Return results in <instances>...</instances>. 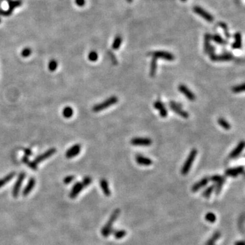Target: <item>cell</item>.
<instances>
[{
    "mask_svg": "<svg viewBox=\"0 0 245 245\" xmlns=\"http://www.w3.org/2000/svg\"><path fill=\"white\" fill-rule=\"evenodd\" d=\"M120 213L121 211L120 209H116L113 211V213L110 215V218L108 219L107 223H106V224L105 225L104 227H103L102 229V232H102V235L103 236L108 237V236L110 234V233H111L112 230V225H113V223L117 220V217H119Z\"/></svg>",
    "mask_w": 245,
    "mask_h": 245,
    "instance_id": "1",
    "label": "cell"
},
{
    "mask_svg": "<svg viewBox=\"0 0 245 245\" xmlns=\"http://www.w3.org/2000/svg\"><path fill=\"white\" fill-rule=\"evenodd\" d=\"M197 155H198V150L196 148L192 149L190 153H189V155H188L187 159H186L185 163H184L181 169V174H183V176H186V175L189 173V171H190L191 167H192L193 161H194L195 159H196Z\"/></svg>",
    "mask_w": 245,
    "mask_h": 245,
    "instance_id": "2",
    "label": "cell"
},
{
    "mask_svg": "<svg viewBox=\"0 0 245 245\" xmlns=\"http://www.w3.org/2000/svg\"><path fill=\"white\" fill-rule=\"evenodd\" d=\"M118 101H119V99H118L117 97L111 96L108 97V99H106L104 102L95 105V106L92 108V110H93L94 112H101L102 111V110L106 109V108L108 107H110L112 105L117 104Z\"/></svg>",
    "mask_w": 245,
    "mask_h": 245,
    "instance_id": "3",
    "label": "cell"
},
{
    "mask_svg": "<svg viewBox=\"0 0 245 245\" xmlns=\"http://www.w3.org/2000/svg\"><path fill=\"white\" fill-rule=\"evenodd\" d=\"M148 55L152 56L153 58L163 59L168 61H172L175 59L174 55L172 53L167 52V51H153V52H151Z\"/></svg>",
    "mask_w": 245,
    "mask_h": 245,
    "instance_id": "4",
    "label": "cell"
},
{
    "mask_svg": "<svg viewBox=\"0 0 245 245\" xmlns=\"http://www.w3.org/2000/svg\"><path fill=\"white\" fill-rule=\"evenodd\" d=\"M169 107L173 112L177 114L178 116L184 118V119H187L189 118V113L185 110H183V106L182 104L177 103L176 102H170L169 103Z\"/></svg>",
    "mask_w": 245,
    "mask_h": 245,
    "instance_id": "5",
    "label": "cell"
},
{
    "mask_svg": "<svg viewBox=\"0 0 245 245\" xmlns=\"http://www.w3.org/2000/svg\"><path fill=\"white\" fill-rule=\"evenodd\" d=\"M210 58L212 61H218V62H225V61H230L234 59L233 55L232 53H223L221 55H213L210 56Z\"/></svg>",
    "mask_w": 245,
    "mask_h": 245,
    "instance_id": "6",
    "label": "cell"
},
{
    "mask_svg": "<svg viewBox=\"0 0 245 245\" xmlns=\"http://www.w3.org/2000/svg\"><path fill=\"white\" fill-rule=\"evenodd\" d=\"M193 12L197 14H198L199 16H200L202 18H203L204 20L210 22V23L214 21L213 16L211 15L209 12H208L207 11H206L204 9L201 8L200 6H195L193 8Z\"/></svg>",
    "mask_w": 245,
    "mask_h": 245,
    "instance_id": "7",
    "label": "cell"
},
{
    "mask_svg": "<svg viewBox=\"0 0 245 245\" xmlns=\"http://www.w3.org/2000/svg\"><path fill=\"white\" fill-rule=\"evenodd\" d=\"M130 143L134 146H148L151 145L152 140L149 138H134L131 140Z\"/></svg>",
    "mask_w": 245,
    "mask_h": 245,
    "instance_id": "8",
    "label": "cell"
},
{
    "mask_svg": "<svg viewBox=\"0 0 245 245\" xmlns=\"http://www.w3.org/2000/svg\"><path fill=\"white\" fill-rule=\"evenodd\" d=\"M56 151H57L56 148H51L50 149H49V150H47V151L43 153L42 154L37 156L35 158L34 161L36 163V164H38V163H40V162L45 161L46 159H49V157H51V156L53 155L56 153Z\"/></svg>",
    "mask_w": 245,
    "mask_h": 245,
    "instance_id": "9",
    "label": "cell"
},
{
    "mask_svg": "<svg viewBox=\"0 0 245 245\" xmlns=\"http://www.w3.org/2000/svg\"><path fill=\"white\" fill-rule=\"evenodd\" d=\"M25 178V172H21V174L18 175L17 180H16L15 184H14L13 190H12V195H13L14 198H17L18 196V193H19L20 189L23 183L24 179Z\"/></svg>",
    "mask_w": 245,
    "mask_h": 245,
    "instance_id": "10",
    "label": "cell"
},
{
    "mask_svg": "<svg viewBox=\"0 0 245 245\" xmlns=\"http://www.w3.org/2000/svg\"><path fill=\"white\" fill-rule=\"evenodd\" d=\"M178 91L183 94V95H185V96L187 97L189 100L190 101L196 100V95H195V94L193 93L187 86L185 85V84H180V85H178Z\"/></svg>",
    "mask_w": 245,
    "mask_h": 245,
    "instance_id": "11",
    "label": "cell"
},
{
    "mask_svg": "<svg viewBox=\"0 0 245 245\" xmlns=\"http://www.w3.org/2000/svg\"><path fill=\"white\" fill-rule=\"evenodd\" d=\"M243 172H244V166L240 165L227 169L225 172V176H229V177H237L239 174H242Z\"/></svg>",
    "mask_w": 245,
    "mask_h": 245,
    "instance_id": "12",
    "label": "cell"
},
{
    "mask_svg": "<svg viewBox=\"0 0 245 245\" xmlns=\"http://www.w3.org/2000/svg\"><path fill=\"white\" fill-rule=\"evenodd\" d=\"M81 151V146L79 144L73 145L65 153V157L67 159H72L78 155Z\"/></svg>",
    "mask_w": 245,
    "mask_h": 245,
    "instance_id": "13",
    "label": "cell"
},
{
    "mask_svg": "<svg viewBox=\"0 0 245 245\" xmlns=\"http://www.w3.org/2000/svg\"><path fill=\"white\" fill-rule=\"evenodd\" d=\"M209 182H210L209 177V176H206V177L202 178V179L199 180L198 182H197L196 183H195L194 185L192 186V187H191V191H192L193 193L198 192L200 189H201L202 188H203L205 187V186L207 185Z\"/></svg>",
    "mask_w": 245,
    "mask_h": 245,
    "instance_id": "14",
    "label": "cell"
},
{
    "mask_svg": "<svg viewBox=\"0 0 245 245\" xmlns=\"http://www.w3.org/2000/svg\"><path fill=\"white\" fill-rule=\"evenodd\" d=\"M244 142L243 140L240 141V142L238 144V145L236 146V148H234L233 150H232V151L230 153L229 157L231 158V159H235L237 157H238L241 154V153L242 152V151L244 150Z\"/></svg>",
    "mask_w": 245,
    "mask_h": 245,
    "instance_id": "15",
    "label": "cell"
},
{
    "mask_svg": "<svg viewBox=\"0 0 245 245\" xmlns=\"http://www.w3.org/2000/svg\"><path fill=\"white\" fill-rule=\"evenodd\" d=\"M136 161L140 165H143V166H149V165L153 164V161L150 158L146 157L141 155H137L135 157Z\"/></svg>",
    "mask_w": 245,
    "mask_h": 245,
    "instance_id": "16",
    "label": "cell"
},
{
    "mask_svg": "<svg viewBox=\"0 0 245 245\" xmlns=\"http://www.w3.org/2000/svg\"><path fill=\"white\" fill-rule=\"evenodd\" d=\"M84 188L83 184L80 182H78V183H75L74 185L73 186L72 189L70 193V198L72 199H74L76 198L77 196L80 193V191L82 190Z\"/></svg>",
    "mask_w": 245,
    "mask_h": 245,
    "instance_id": "17",
    "label": "cell"
},
{
    "mask_svg": "<svg viewBox=\"0 0 245 245\" xmlns=\"http://www.w3.org/2000/svg\"><path fill=\"white\" fill-rule=\"evenodd\" d=\"M100 187L105 196L107 197L110 196V195H111V191H110L108 181L105 179V178H102V179L100 180Z\"/></svg>",
    "mask_w": 245,
    "mask_h": 245,
    "instance_id": "18",
    "label": "cell"
},
{
    "mask_svg": "<svg viewBox=\"0 0 245 245\" xmlns=\"http://www.w3.org/2000/svg\"><path fill=\"white\" fill-rule=\"evenodd\" d=\"M35 185H36V180H35L34 178H31L29 180L28 183H27V186L25 187V189H24V190L23 191V196H27V195L31 192V190L34 189Z\"/></svg>",
    "mask_w": 245,
    "mask_h": 245,
    "instance_id": "19",
    "label": "cell"
},
{
    "mask_svg": "<svg viewBox=\"0 0 245 245\" xmlns=\"http://www.w3.org/2000/svg\"><path fill=\"white\" fill-rule=\"evenodd\" d=\"M235 41L233 42L232 48L233 49H240L242 48V36L239 32L234 35Z\"/></svg>",
    "mask_w": 245,
    "mask_h": 245,
    "instance_id": "20",
    "label": "cell"
},
{
    "mask_svg": "<svg viewBox=\"0 0 245 245\" xmlns=\"http://www.w3.org/2000/svg\"><path fill=\"white\" fill-rule=\"evenodd\" d=\"M221 236V234L220 232H215L213 236L209 239V240L206 242L205 245H215V243L220 238Z\"/></svg>",
    "mask_w": 245,
    "mask_h": 245,
    "instance_id": "21",
    "label": "cell"
},
{
    "mask_svg": "<svg viewBox=\"0 0 245 245\" xmlns=\"http://www.w3.org/2000/svg\"><path fill=\"white\" fill-rule=\"evenodd\" d=\"M226 181V177L225 176H222L221 179L219 180V182H217L215 185V192L216 195H219L221 193V191L222 190V188L223 187Z\"/></svg>",
    "mask_w": 245,
    "mask_h": 245,
    "instance_id": "22",
    "label": "cell"
},
{
    "mask_svg": "<svg viewBox=\"0 0 245 245\" xmlns=\"http://www.w3.org/2000/svg\"><path fill=\"white\" fill-rule=\"evenodd\" d=\"M14 176H15V172H11L8 175H6L5 177L1 178L0 179V188L3 187L5 184L9 183L14 177Z\"/></svg>",
    "mask_w": 245,
    "mask_h": 245,
    "instance_id": "23",
    "label": "cell"
},
{
    "mask_svg": "<svg viewBox=\"0 0 245 245\" xmlns=\"http://www.w3.org/2000/svg\"><path fill=\"white\" fill-rule=\"evenodd\" d=\"M22 161H23L25 164L28 165L33 170H37V169H38V164H36L34 161H30V160L29 159L28 157L24 156L22 158Z\"/></svg>",
    "mask_w": 245,
    "mask_h": 245,
    "instance_id": "24",
    "label": "cell"
},
{
    "mask_svg": "<svg viewBox=\"0 0 245 245\" xmlns=\"http://www.w3.org/2000/svg\"><path fill=\"white\" fill-rule=\"evenodd\" d=\"M211 40H213L215 43L218 44L219 45H227V41L225 40L219 34H215L214 35H213V36H211Z\"/></svg>",
    "mask_w": 245,
    "mask_h": 245,
    "instance_id": "25",
    "label": "cell"
},
{
    "mask_svg": "<svg viewBox=\"0 0 245 245\" xmlns=\"http://www.w3.org/2000/svg\"><path fill=\"white\" fill-rule=\"evenodd\" d=\"M157 67V59L153 58L151 62V67H150V76L153 78L155 76Z\"/></svg>",
    "mask_w": 245,
    "mask_h": 245,
    "instance_id": "26",
    "label": "cell"
},
{
    "mask_svg": "<svg viewBox=\"0 0 245 245\" xmlns=\"http://www.w3.org/2000/svg\"><path fill=\"white\" fill-rule=\"evenodd\" d=\"M211 35L209 34H206L205 36H204V53H208L209 52V50L210 49V47H211Z\"/></svg>",
    "mask_w": 245,
    "mask_h": 245,
    "instance_id": "27",
    "label": "cell"
},
{
    "mask_svg": "<svg viewBox=\"0 0 245 245\" xmlns=\"http://www.w3.org/2000/svg\"><path fill=\"white\" fill-rule=\"evenodd\" d=\"M123 42V39H122V37L121 36H117L115 37V40H114L113 42H112V48L113 50H115V51H117L119 49V48L121 47V44H122Z\"/></svg>",
    "mask_w": 245,
    "mask_h": 245,
    "instance_id": "28",
    "label": "cell"
},
{
    "mask_svg": "<svg viewBox=\"0 0 245 245\" xmlns=\"http://www.w3.org/2000/svg\"><path fill=\"white\" fill-rule=\"evenodd\" d=\"M217 122H218L219 125H220L222 128H223L224 130H229L231 129V125H230V123L227 122L223 118H219V119H218V120H217Z\"/></svg>",
    "mask_w": 245,
    "mask_h": 245,
    "instance_id": "29",
    "label": "cell"
},
{
    "mask_svg": "<svg viewBox=\"0 0 245 245\" xmlns=\"http://www.w3.org/2000/svg\"><path fill=\"white\" fill-rule=\"evenodd\" d=\"M62 114L63 116L66 118V119H69V118H71L73 116L74 110L72 108L70 107V106H66L63 110Z\"/></svg>",
    "mask_w": 245,
    "mask_h": 245,
    "instance_id": "30",
    "label": "cell"
},
{
    "mask_svg": "<svg viewBox=\"0 0 245 245\" xmlns=\"http://www.w3.org/2000/svg\"><path fill=\"white\" fill-rule=\"evenodd\" d=\"M215 185H210L209 187H208L205 190L203 191V193H202V196L206 198H209L212 193H213V191H215Z\"/></svg>",
    "mask_w": 245,
    "mask_h": 245,
    "instance_id": "31",
    "label": "cell"
},
{
    "mask_svg": "<svg viewBox=\"0 0 245 245\" xmlns=\"http://www.w3.org/2000/svg\"><path fill=\"white\" fill-rule=\"evenodd\" d=\"M205 220L206 221L211 223H214L217 221V217L214 213L210 212V213H208L207 214H206Z\"/></svg>",
    "mask_w": 245,
    "mask_h": 245,
    "instance_id": "32",
    "label": "cell"
},
{
    "mask_svg": "<svg viewBox=\"0 0 245 245\" xmlns=\"http://www.w3.org/2000/svg\"><path fill=\"white\" fill-rule=\"evenodd\" d=\"M9 4V8L10 10L13 11L14 8L19 7L20 5L22 4V1L21 0H16V1H13V0H11L10 2H8Z\"/></svg>",
    "mask_w": 245,
    "mask_h": 245,
    "instance_id": "33",
    "label": "cell"
},
{
    "mask_svg": "<svg viewBox=\"0 0 245 245\" xmlns=\"http://www.w3.org/2000/svg\"><path fill=\"white\" fill-rule=\"evenodd\" d=\"M232 91L233 93H242V92L244 91V84L242 83V84H238V85L233 86V87L232 88Z\"/></svg>",
    "mask_w": 245,
    "mask_h": 245,
    "instance_id": "34",
    "label": "cell"
},
{
    "mask_svg": "<svg viewBox=\"0 0 245 245\" xmlns=\"http://www.w3.org/2000/svg\"><path fill=\"white\" fill-rule=\"evenodd\" d=\"M219 26L221 27V28L223 30L224 34H225V36L226 38H230V37H231V35H230L229 32V30H228L227 25H226V24L225 23H223V22H221V23H219Z\"/></svg>",
    "mask_w": 245,
    "mask_h": 245,
    "instance_id": "35",
    "label": "cell"
},
{
    "mask_svg": "<svg viewBox=\"0 0 245 245\" xmlns=\"http://www.w3.org/2000/svg\"><path fill=\"white\" fill-rule=\"evenodd\" d=\"M127 234V232L125 230H119V231H116L114 233V236L117 239H121L123 237H125Z\"/></svg>",
    "mask_w": 245,
    "mask_h": 245,
    "instance_id": "36",
    "label": "cell"
},
{
    "mask_svg": "<svg viewBox=\"0 0 245 245\" xmlns=\"http://www.w3.org/2000/svg\"><path fill=\"white\" fill-rule=\"evenodd\" d=\"M88 58H89L90 61L95 62L97 60V59H98V54H97V52L94 51H91L89 53V55H88Z\"/></svg>",
    "mask_w": 245,
    "mask_h": 245,
    "instance_id": "37",
    "label": "cell"
},
{
    "mask_svg": "<svg viewBox=\"0 0 245 245\" xmlns=\"http://www.w3.org/2000/svg\"><path fill=\"white\" fill-rule=\"evenodd\" d=\"M57 61L56 60L52 59L49 63V69L50 71L51 72H54L55 70H56V69L57 68Z\"/></svg>",
    "mask_w": 245,
    "mask_h": 245,
    "instance_id": "38",
    "label": "cell"
},
{
    "mask_svg": "<svg viewBox=\"0 0 245 245\" xmlns=\"http://www.w3.org/2000/svg\"><path fill=\"white\" fill-rule=\"evenodd\" d=\"M31 50L30 48H25V49H24L23 51H21V56L23 57H29L31 54Z\"/></svg>",
    "mask_w": 245,
    "mask_h": 245,
    "instance_id": "39",
    "label": "cell"
},
{
    "mask_svg": "<svg viewBox=\"0 0 245 245\" xmlns=\"http://www.w3.org/2000/svg\"><path fill=\"white\" fill-rule=\"evenodd\" d=\"M153 106H154V108H155L156 110H161V108H163V107H165V105H164V104H163V102H161V101H160V100H157L156 102H154Z\"/></svg>",
    "mask_w": 245,
    "mask_h": 245,
    "instance_id": "40",
    "label": "cell"
},
{
    "mask_svg": "<svg viewBox=\"0 0 245 245\" xmlns=\"http://www.w3.org/2000/svg\"><path fill=\"white\" fill-rule=\"evenodd\" d=\"M222 176H221V175H219V174L213 175V176H211V177H209L210 181H212V182H213V183H217V182H219V180L221 179Z\"/></svg>",
    "mask_w": 245,
    "mask_h": 245,
    "instance_id": "41",
    "label": "cell"
},
{
    "mask_svg": "<svg viewBox=\"0 0 245 245\" xmlns=\"http://www.w3.org/2000/svg\"><path fill=\"white\" fill-rule=\"evenodd\" d=\"M75 176L74 175H70V176H66L65 178H64L63 179V183L65 184H69L72 183L74 179Z\"/></svg>",
    "mask_w": 245,
    "mask_h": 245,
    "instance_id": "42",
    "label": "cell"
},
{
    "mask_svg": "<svg viewBox=\"0 0 245 245\" xmlns=\"http://www.w3.org/2000/svg\"><path fill=\"white\" fill-rule=\"evenodd\" d=\"M12 13V11L10 10V9L7 10H3L0 9V16H10L11 14Z\"/></svg>",
    "mask_w": 245,
    "mask_h": 245,
    "instance_id": "43",
    "label": "cell"
},
{
    "mask_svg": "<svg viewBox=\"0 0 245 245\" xmlns=\"http://www.w3.org/2000/svg\"><path fill=\"white\" fill-rule=\"evenodd\" d=\"M91 183V178L89 176H86V177L84 178L83 181H82V184H83L84 187H86L88 185H89Z\"/></svg>",
    "mask_w": 245,
    "mask_h": 245,
    "instance_id": "44",
    "label": "cell"
},
{
    "mask_svg": "<svg viewBox=\"0 0 245 245\" xmlns=\"http://www.w3.org/2000/svg\"><path fill=\"white\" fill-rule=\"evenodd\" d=\"M159 115L162 118H165L167 116V110L165 107H163L161 108V110H159Z\"/></svg>",
    "mask_w": 245,
    "mask_h": 245,
    "instance_id": "45",
    "label": "cell"
},
{
    "mask_svg": "<svg viewBox=\"0 0 245 245\" xmlns=\"http://www.w3.org/2000/svg\"><path fill=\"white\" fill-rule=\"evenodd\" d=\"M24 153H25V156L28 157L32 155V151H31L30 148H25V150H24Z\"/></svg>",
    "mask_w": 245,
    "mask_h": 245,
    "instance_id": "46",
    "label": "cell"
},
{
    "mask_svg": "<svg viewBox=\"0 0 245 245\" xmlns=\"http://www.w3.org/2000/svg\"><path fill=\"white\" fill-rule=\"evenodd\" d=\"M76 3L78 6H84L85 4V0H76Z\"/></svg>",
    "mask_w": 245,
    "mask_h": 245,
    "instance_id": "47",
    "label": "cell"
},
{
    "mask_svg": "<svg viewBox=\"0 0 245 245\" xmlns=\"http://www.w3.org/2000/svg\"><path fill=\"white\" fill-rule=\"evenodd\" d=\"M235 245H244V241H238L235 243Z\"/></svg>",
    "mask_w": 245,
    "mask_h": 245,
    "instance_id": "48",
    "label": "cell"
},
{
    "mask_svg": "<svg viewBox=\"0 0 245 245\" xmlns=\"http://www.w3.org/2000/svg\"><path fill=\"white\" fill-rule=\"evenodd\" d=\"M127 1H128V3H132V1H133V0H127Z\"/></svg>",
    "mask_w": 245,
    "mask_h": 245,
    "instance_id": "49",
    "label": "cell"
},
{
    "mask_svg": "<svg viewBox=\"0 0 245 245\" xmlns=\"http://www.w3.org/2000/svg\"><path fill=\"white\" fill-rule=\"evenodd\" d=\"M5 1H8V2H10V1H11V0H5Z\"/></svg>",
    "mask_w": 245,
    "mask_h": 245,
    "instance_id": "50",
    "label": "cell"
},
{
    "mask_svg": "<svg viewBox=\"0 0 245 245\" xmlns=\"http://www.w3.org/2000/svg\"><path fill=\"white\" fill-rule=\"evenodd\" d=\"M181 1H187V0H181Z\"/></svg>",
    "mask_w": 245,
    "mask_h": 245,
    "instance_id": "51",
    "label": "cell"
},
{
    "mask_svg": "<svg viewBox=\"0 0 245 245\" xmlns=\"http://www.w3.org/2000/svg\"><path fill=\"white\" fill-rule=\"evenodd\" d=\"M0 23H1V18H0Z\"/></svg>",
    "mask_w": 245,
    "mask_h": 245,
    "instance_id": "52",
    "label": "cell"
}]
</instances>
